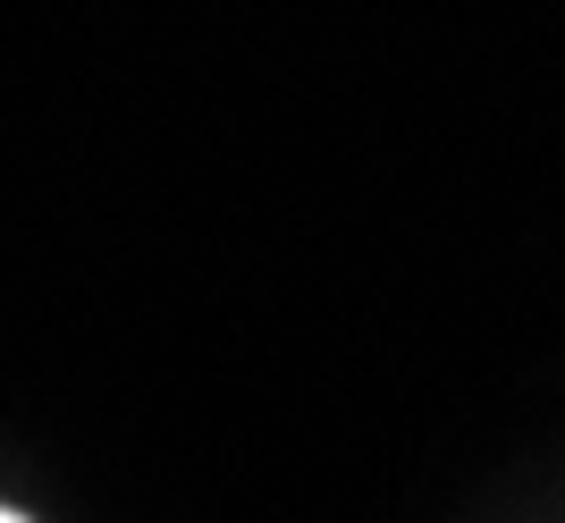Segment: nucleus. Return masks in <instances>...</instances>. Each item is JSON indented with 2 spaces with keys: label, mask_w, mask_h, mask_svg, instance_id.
<instances>
[{
  "label": "nucleus",
  "mask_w": 565,
  "mask_h": 523,
  "mask_svg": "<svg viewBox=\"0 0 565 523\" xmlns=\"http://www.w3.org/2000/svg\"><path fill=\"white\" fill-rule=\"evenodd\" d=\"M0 523H25V515H9V506H0Z\"/></svg>",
  "instance_id": "1"
}]
</instances>
